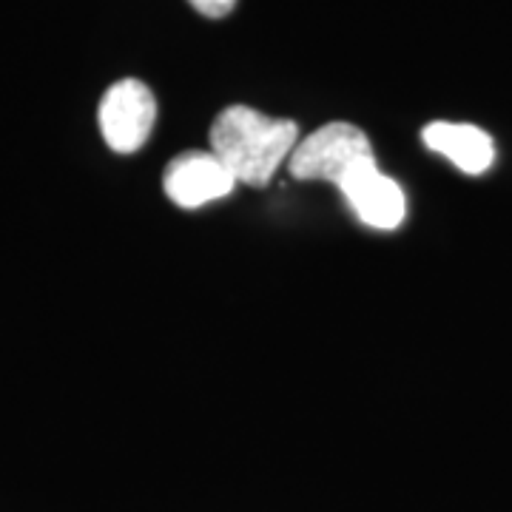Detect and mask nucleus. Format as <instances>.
Returning a JSON list of instances; mask_svg holds the SVG:
<instances>
[{
  "label": "nucleus",
  "instance_id": "f257e3e1",
  "mask_svg": "<svg viewBox=\"0 0 512 512\" xmlns=\"http://www.w3.org/2000/svg\"><path fill=\"white\" fill-rule=\"evenodd\" d=\"M299 126L285 117H268L248 106H231L211 126V151L234 174L237 185L271 183L279 165H288L299 146Z\"/></svg>",
  "mask_w": 512,
  "mask_h": 512
},
{
  "label": "nucleus",
  "instance_id": "f03ea898",
  "mask_svg": "<svg viewBox=\"0 0 512 512\" xmlns=\"http://www.w3.org/2000/svg\"><path fill=\"white\" fill-rule=\"evenodd\" d=\"M367 160H376V154L362 128L353 123H328L299 140L288 160V171L296 180L339 185Z\"/></svg>",
  "mask_w": 512,
  "mask_h": 512
},
{
  "label": "nucleus",
  "instance_id": "7ed1b4c3",
  "mask_svg": "<svg viewBox=\"0 0 512 512\" xmlns=\"http://www.w3.org/2000/svg\"><path fill=\"white\" fill-rule=\"evenodd\" d=\"M100 131L111 151L134 154L146 146L157 123V100L143 80H120L100 100Z\"/></svg>",
  "mask_w": 512,
  "mask_h": 512
},
{
  "label": "nucleus",
  "instance_id": "20e7f679",
  "mask_svg": "<svg viewBox=\"0 0 512 512\" xmlns=\"http://www.w3.org/2000/svg\"><path fill=\"white\" fill-rule=\"evenodd\" d=\"M163 188L174 205L202 208L228 197L237 188V180L214 151H185L165 168Z\"/></svg>",
  "mask_w": 512,
  "mask_h": 512
},
{
  "label": "nucleus",
  "instance_id": "39448f33",
  "mask_svg": "<svg viewBox=\"0 0 512 512\" xmlns=\"http://www.w3.org/2000/svg\"><path fill=\"white\" fill-rule=\"evenodd\" d=\"M336 188L348 200L353 214L376 231H393L407 217L402 185L382 174L376 160H367L356 171H350Z\"/></svg>",
  "mask_w": 512,
  "mask_h": 512
},
{
  "label": "nucleus",
  "instance_id": "423d86ee",
  "mask_svg": "<svg viewBox=\"0 0 512 512\" xmlns=\"http://www.w3.org/2000/svg\"><path fill=\"white\" fill-rule=\"evenodd\" d=\"M421 140L430 151L447 157L464 174H484L495 160L493 137L484 128L470 123H430L421 131Z\"/></svg>",
  "mask_w": 512,
  "mask_h": 512
},
{
  "label": "nucleus",
  "instance_id": "0eeeda50",
  "mask_svg": "<svg viewBox=\"0 0 512 512\" xmlns=\"http://www.w3.org/2000/svg\"><path fill=\"white\" fill-rule=\"evenodd\" d=\"M200 15L205 18H225V15H231L234 12V6H237V0H188Z\"/></svg>",
  "mask_w": 512,
  "mask_h": 512
}]
</instances>
